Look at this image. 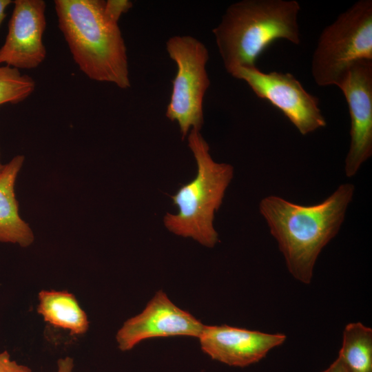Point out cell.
<instances>
[{
	"instance_id": "13",
	"label": "cell",
	"mask_w": 372,
	"mask_h": 372,
	"mask_svg": "<svg viewBox=\"0 0 372 372\" xmlns=\"http://www.w3.org/2000/svg\"><path fill=\"white\" fill-rule=\"evenodd\" d=\"M38 298L37 312L46 322L68 331L71 335H80L87 331V316L72 293L42 290Z\"/></svg>"
},
{
	"instance_id": "17",
	"label": "cell",
	"mask_w": 372,
	"mask_h": 372,
	"mask_svg": "<svg viewBox=\"0 0 372 372\" xmlns=\"http://www.w3.org/2000/svg\"><path fill=\"white\" fill-rule=\"evenodd\" d=\"M0 372H31V369L11 360L6 351L0 352Z\"/></svg>"
},
{
	"instance_id": "2",
	"label": "cell",
	"mask_w": 372,
	"mask_h": 372,
	"mask_svg": "<svg viewBox=\"0 0 372 372\" xmlns=\"http://www.w3.org/2000/svg\"><path fill=\"white\" fill-rule=\"evenodd\" d=\"M58 26L73 59L90 79L131 86L127 49L118 23L105 12V1L56 0Z\"/></svg>"
},
{
	"instance_id": "12",
	"label": "cell",
	"mask_w": 372,
	"mask_h": 372,
	"mask_svg": "<svg viewBox=\"0 0 372 372\" xmlns=\"http://www.w3.org/2000/svg\"><path fill=\"white\" fill-rule=\"evenodd\" d=\"M24 159L22 155L14 156L4 165L0 174V242L26 247L32 243L34 235L19 214L14 192L16 178Z\"/></svg>"
},
{
	"instance_id": "8",
	"label": "cell",
	"mask_w": 372,
	"mask_h": 372,
	"mask_svg": "<svg viewBox=\"0 0 372 372\" xmlns=\"http://www.w3.org/2000/svg\"><path fill=\"white\" fill-rule=\"evenodd\" d=\"M338 87L346 99L351 118L344 171L347 177H352L372 155V61L355 63Z\"/></svg>"
},
{
	"instance_id": "14",
	"label": "cell",
	"mask_w": 372,
	"mask_h": 372,
	"mask_svg": "<svg viewBox=\"0 0 372 372\" xmlns=\"http://www.w3.org/2000/svg\"><path fill=\"white\" fill-rule=\"evenodd\" d=\"M338 358L349 372H372V329L359 322L347 324Z\"/></svg>"
},
{
	"instance_id": "19",
	"label": "cell",
	"mask_w": 372,
	"mask_h": 372,
	"mask_svg": "<svg viewBox=\"0 0 372 372\" xmlns=\"http://www.w3.org/2000/svg\"><path fill=\"white\" fill-rule=\"evenodd\" d=\"M322 372H349L342 362L337 358L327 369Z\"/></svg>"
},
{
	"instance_id": "15",
	"label": "cell",
	"mask_w": 372,
	"mask_h": 372,
	"mask_svg": "<svg viewBox=\"0 0 372 372\" xmlns=\"http://www.w3.org/2000/svg\"><path fill=\"white\" fill-rule=\"evenodd\" d=\"M34 79L15 68L0 65V105L19 103L34 90Z\"/></svg>"
},
{
	"instance_id": "16",
	"label": "cell",
	"mask_w": 372,
	"mask_h": 372,
	"mask_svg": "<svg viewBox=\"0 0 372 372\" xmlns=\"http://www.w3.org/2000/svg\"><path fill=\"white\" fill-rule=\"evenodd\" d=\"M132 6V1L128 0L105 1V12L106 14L116 23H118L121 15L126 13Z\"/></svg>"
},
{
	"instance_id": "1",
	"label": "cell",
	"mask_w": 372,
	"mask_h": 372,
	"mask_svg": "<svg viewBox=\"0 0 372 372\" xmlns=\"http://www.w3.org/2000/svg\"><path fill=\"white\" fill-rule=\"evenodd\" d=\"M354 192V185L347 183L315 205L296 204L273 195L260 200V213L297 280L311 282L316 260L338 234Z\"/></svg>"
},
{
	"instance_id": "4",
	"label": "cell",
	"mask_w": 372,
	"mask_h": 372,
	"mask_svg": "<svg viewBox=\"0 0 372 372\" xmlns=\"http://www.w3.org/2000/svg\"><path fill=\"white\" fill-rule=\"evenodd\" d=\"M187 141L196 160L197 173L192 181L172 196L178 211L175 214L167 213L163 223L174 234L192 238L202 245L213 247L218 241L214 227V215L233 178L234 168L230 164L213 160L209 146L200 131L190 130Z\"/></svg>"
},
{
	"instance_id": "3",
	"label": "cell",
	"mask_w": 372,
	"mask_h": 372,
	"mask_svg": "<svg viewBox=\"0 0 372 372\" xmlns=\"http://www.w3.org/2000/svg\"><path fill=\"white\" fill-rule=\"evenodd\" d=\"M300 4L295 0H242L231 4L212 30L226 71L256 67L274 41L300 43Z\"/></svg>"
},
{
	"instance_id": "9",
	"label": "cell",
	"mask_w": 372,
	"mask_h": 372,
	"mask_svg": "<svg viewBox=\"0 0 372 372\" xmlns=\"http://www.w3.org/2000/svg\"><path fill=\"white\" fill-rule=\"evenodd\" d=\"M203 327L200 320L176 306L165 292L158 291L141 313L124 322L116 340L119 349L126 351L152 338H198Z\"/></svg>"
},
{
	"instance_id": "10",
	"label": "cell",
	"mask_w": 372,
	"mask_h": 372,
	"mask_svg": "<svg viewBox=\"0 0 372 372\" xmlns=\"http://www.w3.org/2000/svg\"><path fill=\"white\" fill-rule=\"evenodd\" d=\"M5 41L0 48V65L17 70L34 69L45 59L43 36L46 26L45 2L16 0Z\"/></svg>"
},
{
	"instance_id": "21",
	"label": "cell",
	"mask_w": 372,
	"mask_h": 372,
	"mask_svg": "<svg viewBox=\"0 0 372 372\" xmlns=\"http://www.w3.org/2000/svg\"><path fill=\"white\" fill-rule=\"evenodd\" d=\"M4 165H2L1 163V161H0V174H1V172H2L3 169Z\"/></svg>"
},
{
	"instance_id": "11",
	"label": "cell",
	"mask_w": 372,
	"mask_h": 372,
	"mask_svg": "<svg viewBox=\"0 0 372 372\" xmlns=\"http://www.w3.org/2000/svg\"><path fill=\"white\" fill-rule=\"evenodd\" d=\"M202 350L213 360L244 367L265 358L286 340L282 333H267L226 324L206 326L198 338Z\"/></svg>"
},
{
	"instance_id": "7",
	"label": "cell",
	"mask_w": 372,
	"mask_h": 372,
	"mask_svg": "<svg viewBox=\"0 0 372 372\" xmlns=\"http://www.w3.org/2000/svg\"><path fill=\"white\" fill-rule=\"evenodd\" d=\"M231 75L245 81L258 98L280 110L302 135L327 125L318 99L291 73H266L253 67L238 68Z\"/></svg>"
},
{
	"instance_id": "20",
	"label": "cell",
	"mask_w": 372,
	"mask_h": 372,
	"mask_svg": "<svg viewBox=\"0 0 372 372\" xmlns=\"http://www.w3.org/2000/svg\"><path fill=\"white\" fill-rule=\"evenodd\" d=\"M12 3L10 0H0V26L6 18V10Z\"/></svg>"
},
{
	"instance_id": "5",
	"label": "cell",
	"mask_w": 372,
	"mask_h": 372,
	"mask_svg": "<svg viewBox=\"0 0 372 372\" xmlns=\"http://www.w3.org/2000/svg\"><path fill=\"white\" fill-rule=\"evenodd\" d=\"M372 61V1L359 0L321 32L311 61L319 86L336 85L355 63Z\"/></svg>"
},
{
	"instance_id": "6",
	"label": "cell",
	"mask_w": 372,
	"mask_h": 372,
	"mask_svg": "<svg viewBox=\"0 0 372 372\" xmlns=\"http://www.w3.org/2000/svg\"><path fill=\"white\" fill-rule=\"evenodd\" d=\"M166 50L177 72L165 114L177 122L184 139L190 130L200 131L204 123L203 99L210 85L206 70L209 52L200 41L189 35L170 37Z\"/></svg>"
},
{
	"instance_id": "18",
	"label": "cell",
	"mask_w": 372,
	"mask_h": 372,
	"mask_svg": "<svg viewBox=\"0 0 372 372\" xmlns=\"http://www.w3.org/2000/svg\"><path fill=\"white\" fill-rule=\"evenodd\" d=\"M73 359L70 357H66L58 360L56 372H73Z\"/></svg>"
}]
</instances>
